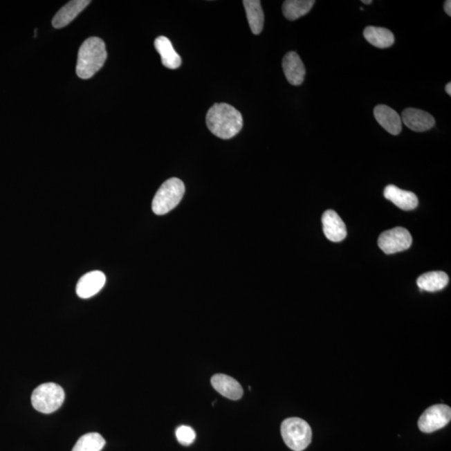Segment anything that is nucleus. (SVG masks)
Returning a JSON list of instances; mask_svg holds the SVG:
<instances>
[{
  "label": "nucleus",
  "instance_id": "obj_1",
  "mask_svg": "<svg viewBox=\"0 0 451 451\" xmlns=\"http://www.w3.org/2000/svg\"><path fill=\"white\" fill-rule=\"evenodd\" d=\"M206 122L212 134L223 140L234 138L243 126L239 111L226 103L213 104L208 111Z\"/></svg>",
  "mask_w": 451,
  "mask_h": 451
},
{
  "label": "nucleus",
  "instance_id": "obj_2",
  "mask_svg": "<svg viewBox=\"0 0 451 451\" xmlns=\"http://www.w3.org/2000/svg\"><path fill=\"white\" fill-rule=\"evenodd\" d=\"M107 58L106 44L98 37H91L80 46L76 74L80 79L93 77L102 69Z\"/></svg>",
  "mask_w": 451,
  "mask_h": 451
},
{
  "label": "nucleus",
  "instance_id": "obj_3",
  "mask_svg": "<svg viewBox=\"0 0 451 451\" xmlns=\"http://www.w3.org/2000/svg\"><path fill=\"white\" fill-rule=\"evenodd\" d=\"M185 193L183 181L176 177L168 179L159 188L152 201V211L155 214H167L182 201Z\"/></svg>",
  "mask_w": 451,
  "mask_h": 451
},
{
  "label": "nucleus",
  "instance_id": "obj_4",
  "mask_svg": "<svg viewBox=\"0 0 451 451\" xmlns=\"http://www.w3.org/2000/svg\"><path fill=\"white\" fill-rule=\"evenodd\" d=\"M281 434L285 444L295 451L307 448L312 441V430L300 418H288L282 423Z\"/></svg>",
  "mask_w": 451,
  "mask_h": 451
},
{
  "label": "nucleus",
  "instance_id": "obj_5",
  "mask_svg": "<svg viewBox=\"0 0 451 451\" xmlns=\"http://www.w3.org/2000/svg\"><path fill=\"white\" fill-rule=\"evenodd\" d=\"M64 392L62 386L55 383L40 385L34 390L31 396L32 405L38 412L51 414L63 405Z\"/></svg>",
  "mask_w": 451,
  "mask_h": 451
},
{
  "label": "nucleus",
  "instance_id": "obj_6",
  "mask_svg": "<svg viewBox=\"0 0 451 451\" xmlns=\"http://www.w3.org/2000/svg\"><path fill=\"white\" fill-rule=\"evenodd\" d=\"M378 247L386 255L407 250L412 244V237L408 230L396 228L385 231L378 237Z\"/></svg>",
  "mask_w": 451,
  "mask_h": 451
},
{
  "label": "nucleus",
  "instance_id": "obj_7",
  "mask_svg": "<svg viewBox=\"0 0 451 451\" xmlns=\"http://www.w3.org/2000/svg\"><path fill=\"white\" fill-rule=\"evenodd\" d=\"M451 418V409L445 405H436L425 410L418 420V429L422 432L430 434L444 428Z\"/></svg>",
  "mask_w": 451,
  "mask_h": 451
},
{
  "label": "nucleus",
  "instance_id": "obj_8",
  "mask_svg": "<svg viewBox=\"0 0 451 451\" xmlns=\"http://www.w3.org/2000/svg\"><path fill=\"white\" fill-rule=\"evenodd\" d=\"M402 123L414 131L425 132L436 125V120L430 113L418 109H405L402 113Z\"/></svg>",
  "mask_w": 451,
  "mask_h": 451
},
{
  "label": "nucleus",
  "instance_id": "obj_9",
  "mask_svg": "<svg viewBox=\"0 0 451 451\" xmlns=\"http://www.w3.org/2000/svg\"><path fill=\"white\" fill-rule=\"evenodd\" d=\"M107 277L102 271H92L86 273L76 285V293L80 299H90L98 293L106 284Z\"/></svg>",
  "mask_w": 451,
  "mask_h": 451
},
{
  "label": "nucleus",
  "instance_id": "obj_10",
  "mask_svg": "<svg viewBox=\"0 0 451 451\" xmlns=\"http://www.w3.org/2000/svg\"><path fill=\"white\" fill-rule=\"evenodd\" d=\"M283 69L286 79L293 86H300L303 84L306 69L300 55L296 52H288L283 59Z\"/></svg>",
  "mask_w": 451,
  "mask_h": 451
},
{
  "label": "nucleus",
  "instance_id": "obj_11",
  "mask_svg": "<svg viewBox=\"0 0 451 451\" xmlns=\"http://www.w3.org/2000/svg\"><path fill=\"white\" fill-rule=\"evenodd\" d=\"M374 118L378 124L390 134L397 136L402 131L401 116L385 104H378L374 110Z\"/></svg>",
  "mask_w": 451,
  "mask_h": 451
},
{
  "label": "nucleus",
  "instance_id": "obj_12",
  "mask_svg": "<svg viewBox=\"0 0 451 451\" xmlns=\"http://www.w3.org/2000/svg\"><path fill=\"white\" fill-rule=\"evenodd\" d=\"M322 223H323L324 235L329 240L338 243L347 236L346 226L336 212L326 211L322 217Z\"/></svg>",
  "mask_w": 451,
  "mask_h": 451
},
{
  "label": "nucleus",
  "instance_id": "obj_13",
  "mask_svg": "<svg viewBox=\"0 0 451 451\" xmlns=\"http://www.w3.org/2000/svg\"><path fill=\"white\" fill-rule=\"evenodd\" d=\"M212 385L221 396L229 400H240L243 394V389L235 378L223 374H215L212 378Z\"/></svg>",
  "mask_w": 451,
  "mask_h": 451
},
{
  "label": "nucleus",
  "instance_id": "obj_14",
  "mask_svg": "<svg viewBox=\"0 0 451 451\" xmlns=\"http://www.w3.org/2000/svg\"><path fill=\"white\" fill-rule=\"evenodd\" d=\"M90 3V0H74L68 3L55 15L52 20V26L55 29H62L67 26L77 17L80 12L86 9Z\"/></svg>",
  "mask_w": 451,
  "mask_h": 451
},
{
  "label": "nucleus",
  "instance_id": "obj_15",
  "mask_svg": "<svg viewBox=\"0 0 451 451\" xmlns=\"http://www.w3.org/2000/svg\"><path fill=\"white\" fill-rule=\"evenodd\" d=\"M386 199L392 201L398 208L405 211L414 210L418 206V199L412 192L402 190L394 185H389L384 191Z\"/></svg>",
  "mask_w": 451,
  "mask_h": 451
},
{
  "label": "nucleus",
  "instance_id": "obj_16",
  "mask_svg": "<svg viewBox=\"0 0 451 451\" xmlns=\"http://www.w3.org/2000/svg\"><path fill=\"white\" fill-rule=\"evenodd\" d=\"M154 46L162 58V62L165 67L171 70L178 69L182 64V59L176 53L170 39L165 36H159L156 39Z\"/></svg>",
  "mask_w": 451,
  "mask_h": 451
},
{
  "label": "nucleus",
  "instance_id": "obj_17",
  "mask_svg": "<svg viewBox=\"0 0 451 451\" xmlns=\"http://www.w3.org/2000/svg\"><path fill=\"white\" fill-rule=\"evenodd\" d=\"M243 3L252 33L259 35L264 25V14L261 2L259 0H244Z\"/></svg>",
  "mask_w": 451,
  "mask_h": 451
},
{
  "label": "nucleus",
  "instance_id": "obj_18",
  "mask_svg": "<svg viewBox=\"0 0 451 451\" xmlns=\"http://www.w3.org/2000/svg\"><path fill=\"white\" fill-rule=\"evenodd\" d=\"M364 36L369 44L380 49L392 46L394 43V34L385 28L369 26L365 28Z\"/></svg>",
  "mask_w": 451,
  "mask_h": 451
},
{
  "label": "nucleus",
  "instance_id": "obj_19",
  "mask_svg": "<svg viewBox=\"0 0 451 451\" xmlns=\"http://www.w3.org/2000/svg\"><path fill=\"white\" fill-rule=\"evenodd\" d=\"M449 284V277L441 271L429 272L418 277V288L427 292H437L445 288Z\"/></svg>",
  "mask_w": 451,
  "mask_h": 451
},
{
  "label": "nucleus",
  "instance_id": "obj_20",
  "mask_svg": "<svg viewBox=\"0 0 451 451\" xmlns=\"http://www.w3.org/2000/svg\"><path fill=\"white\" fill-rule=\"evenodd\" d=\"M314 3L313 0H287L283 5L284 15L293 21L309 13Z\"/></svg>",
  "mask_w": 451,
  "mask_h": 451
},
{
  "label": "nucleus",
  "instance_id": "obj_21",
  "mask_svg": "<svg viewBox=\"0 0 451 451\" xmlns=\"http://www.w3.org/2000/svg\"><path fill=\"white\" fill-rule=\"evenodd\" d=\"M106 441L99 433H88L80 437L72 451H100Z\"/></svg>",
  "mask_w": 451,
  "mask_h": 451
},
{
  "label": "nucleus",
  "instance_id": "obj_22",
  "mask_svg": "<svg viewBox=\"0 0 451 451\" xmlns=\"http://www.w3.org/2000/svg\"><path fill=\"white\" fill-rule=\"evenodd\" d=\"M176 436L177 441L181 445L184 446H189L194 442L196 439L195 430L190 426L182 425L179 426L176 430Z\"/></svg>",
  "mask_w": 451,
  "mask_h": 451
},
{
  "label": "nucleus",
  "instance_id": "obj_23",
  "mask_svg": "<svg viewBox=\"0 0 451 451\" xmlns=\"http://www.w3.org/2000/svg\"><path fill=\"white\" fill-rule=\"evenodd\" d=\"M444 9L445 13L449 16H451V1H450V0H447V1L445 2Z\"/></svg>",
  "mask_w": 451,
  "mask_h": 451
},
{
  "label": "nucleus",
  "instance_id": "obj_24",
  "mask_svg": "<svg viewBox=\"0 0 451 451\" xmlns=\"http://www.w3.org/2000/svg\"><path fill=\"white\" fill-rule=\"evenodd\" d=\"M445 91L446 93L448 94L449 95H451V83L449 82L448 84H446L445 86Z\"/></svg>",
  "mask_w": 451,
  "mask_h": 451
},
{
  "label": "nucleus",
  "instance_id": "obj_25",
  "mask_svg": "<svg viewBox=\"0 0 451 451\" xmlns=\"http://www.w3.org/2000/svg\"><path fill=\"white\" fill-rule=\"evenodd\" d=\"M362 3H365V5H371L373 1H371V0H369V1H365V0H362Z\"/></svg>",
  "mask_w": 451,
  "mask_h": 451
}]
</instances>
